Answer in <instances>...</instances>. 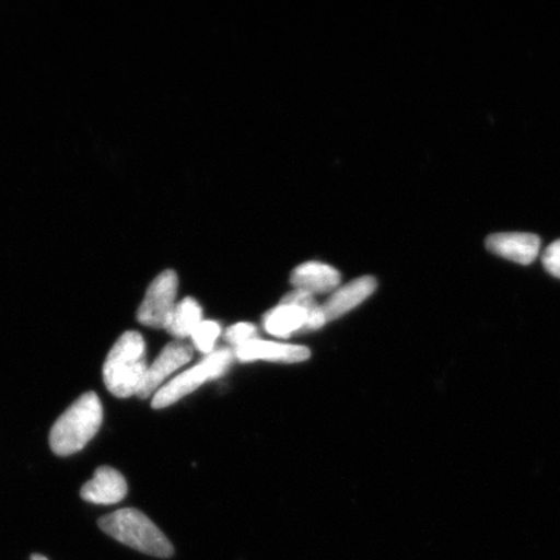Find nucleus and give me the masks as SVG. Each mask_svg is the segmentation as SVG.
<instances>
[{"label":"nucleus","mask_w":560,"mask_h":560,"mask_svg":"<svg viewBox=\"0 0 560 560\" xmlns=\"http://www.w3.org/2000/svg\"><path fill=\"white\" fill-rule=\"evenodd\" d=\"M149 370L145 342L137 331H128L115 342L104 362L103 380L112 395L120 398L137 396Z\"/></svg>","instance_id":"f257e3e1"},{"label":"nucleus","mask_w":560,"mask_h":560,"mask_svg":"<svg viewBox=\"0 0 560 560\" xmlns=\"http://www.w3.org/2000/svg\"><path fill=\"white\" fill-rule=\"evenodd\" d=\"M103 422L100 397L88 392L69 406L50 432V446L55 454L67 457L79 453L93 440Z\"/></svg>","instance_id":"f03ea898"},{"label":"nucleus","mask_w":560,"mask_h":560,"mask_svg":"<svg viewBox=\"0 0 560 560\" xmlns=\"http://www.w3.org/2000/svg\"><path fill=\"white\" fill-rule=\"evenodd\" d=\"M100 527L118 542L147 556L171 558L174 555L173 545L163 532L137 509H122L105 515Z\"/></svg>","instance_id":"7ed1b4c3"},{"label":"nucleus","mask_w":560,"mask_h":560,"mask_svg":"<svg viewBox=\"0 0 560 560\" xmlns=\"http://www.w3.org/2000/svg\"><path fill=\"white\" fill-rule=\"evenodd\" d=\"M234 360L233 350L222 348L214 350L199 365L187 370L186 373L174 377V380L161 387L153 396L152 408L164 409L180 400V398L192 394L202 384L217 380L226 373Z\"/></svg>","instance_id":"20e7f679"},{"label":"nucleus","mask_w":560,"mask_h":560,"mask_svg":"<svg viewBox=\"0 0 560 560\" xmlns=\"http://www.w3.org/2000/svg\"><path fill=\"white\" fill-rule=\"evenodd\" d=\"M178 277L173 270H165L153 279L138 311V320L152 328H165L177 306Z\"/></svg>","instance_id":"39448f33"},{"label":"nucleus","mask_w":560,"mask_h":560,"mask_svg":"<svg viewBox=\"0 0 560 560\" xmlns=\"http://www.w3.org/2000/svg\"><path fill=\"white\" fill-rule=\"evenodd\" d=\"M194 349L191 346L182 341H173L167 345L159 354L155 362L149 366L142 384V388L138 392V397L145 400L151 396H155L160 389V385L166 381L175 371L185 366L192 360Z\"/></svg>","instance_id":"423d86ee"},{"label":"nucleus","mask_w":560,"mask_h":560,"mask_svg":"<svg viewBox=\"0 0 560 560\" xmlns=\"http://www.w3.org/2000/svg\"><path fill=\"white\" fill-rule=\"evenodd\" d=\"M487 248L495 256L506 260L530 265L540 255L541 240L535 234L528 233H503L487 237Z\"/></svg>","instance_id":"0eeeda50"},{"label":"nucleus","mask_w":560,"mask_h":560,"mask_svg":"<svg viewBox=\"0 0 560 560\" xmlns=\"http://www.w3.org/2000/svg\"><path fill=\"white\" fill-rule=\"evenodd\" d=\"M128 494V485L124 476L108 466H102L95 471L94 478L81 489L83 500L95 505H115Z\"/></svg>","instance_id":"6e6552de"},{"label":"nucleus","mask_w":560,"mask_h":560,"mask_svg":"<svg viewBox=\"0 0 560 560\" xmlns=\"http://www.w3.org/2000/svg\"><path fill=\"white\" fill-rule=\"evenodd\" d=\"M376 279L373 277H361L336 290L330 298L322 305L326 322L342 317L354 307L361 305L375 292Z\"/></svg>","instance_id":"1a4fd4ad"},{"label":"nucleus","mask_w":560,"mask_h":560,"mask_svg":"<svg viewBox=\"0 0 560 560\" xmlns=\"http://www.w3.org/2000/svg\"><path fill=\"white\" fill-rule=\"evenodd\" d=\"M234 354L242 362L260 360L296 363L310 360L311 350L306 347L280 345V342L256 339L235 348Z\"/></svg>","instance_id":"9d476101"},{"label":"nucleus","mask_w":560,"mask_h":560,"mask_svg":"<svg viewBox=\"0 0 560 560\" xmlns=\"http://www.w3.org/2000/svg\"><path fill=\"white\" fill-rule=\"evenodd\" d=\"M341 282V276L338 270L330 265L322 262H305L298 266L291 276V283L295 290L319 295L338 290Z\"/></svg>","instance_id":"9b49d317"},{"label":"nucleus","mask_w":560,"mask_h":560,"mask_svg":"<svg viewBox=\"0 0 560 560\" xmlns=\"http://www.w3.org/2000/svg\"><path fill=\"white\" fill-rule=\"evenodd\" d=\"M307 313L298 305L279 304L264 317L266 332L278 338H290L293 332L305 330Z\"/></svg>","instance_id":"f8f14e48"},{"label":"nucleus","mask_w":560,"mask_h":560,"mask_svg":"<svg viewBox=\"0 0 560 560\" xmlns=\"http://www.w3.org/2000/svg\"><path fill=\"white\" fill-rule=\"evenodd\" d=\"M202 310L198 301L187 298L175 306L174 312L167 320L165 330L175 339H185L191 336L195 328L202 320Z\"/></svg>","instance_id":"ddd939ff"},{"label":"nucleus","mask_w":560,"mask_h":560,"mask_svg":"<svg viewBox=\"0 0 560 560\" xmlns=\"http://www.w3.org/2000/svg\"><path fill=\"white\" fill-rule=\"evenodd\" d=\"M280 304L298 305L303 307L307 313V324L305 327V330L307 331L318 330V328L324 327L327 324L325 314L322 312V306L318 305L317 301H315L311 293L299 290L292 291L287 293L282 301H280Z\"/></svg>","instance_id":"4468645a"},{"label":"nucleus","mask_w":560,"mask_h":560,"mask_svg":"<svg viewBox=\"0 0 560 560\" xmlns=\"http://www.w3.org/2000/svg\"><path fill=\"white\" fill-rule=\"evenodd\" d=\"M221 335V326L215 320H201L195 328L191 338L196 348L201 353L210 354L214 352L215 340Z\"/></svg>","instance_id":"2eb2a0df"},{"label":"nucleus","mask_w":560,"mask_h":560,"mask_svg":"<svg viewBox=\"0 0 560 560\" xmlns=\"http://www.w3.org/2000/svg\"><path fill=\"white\" fill-rule=\"evenodd\" d=\"M225 338L230 345L237 348L247 345V342L252 340H256L258 338V331L256 326L252 324H236L229 328Z\"/></svg>","instance_id":"dca6fc26"},{"label":"nucleus","mask_w":560,"mask_h":560,"mask_svg":"<svg viewBox=\"0 0 560 560\" xmlns=\"http://www.w3.org/2000/svg\"><path fill=\"white\" fill-rule=\"evenodd\" d=\"M542 265L550 276L560 279V240L551 243L542 255Z\"/></svg>","instance_id":"f3484780"},{"label":"nucleus","mask_w":560,"mask_h":560,"mask_svg":"<svg viewBox=\"0 0 560 560\" xmlns=\"http://www.w3.org/2000/svg\"><path fill=\"white\" fill-rule=\"evenodd\" d=\"M32 560H48V559L42 555H34V556H32Z\"/></svg>","instance_id":"a211bd4d"}]
</instances>
